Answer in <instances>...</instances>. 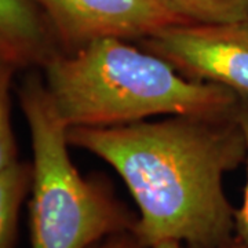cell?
Listing matches in <instances>:
<instances>
[{
	"mask_svg": "<svg viewBox=\"0 0 248 248\" xmlns=\"http://www.w3.org/2000/svg\"><path fill=\"white\" fill-rule=\"evenodd\" d=\"M69 145L107 161L138 207L133 233L143 248L166 240L189 248L236 241L225 174L247 159L236 112L170 116L115 127H71Z\"/></svg>",
	"mask_w": 248,
	"mask_h": 248,
	"instance_id": "1",
	"label": "cell"
},
{
	"mask_svg": "<svg viewBox=\"0 0 248 248\" xmlns=\"http://www.w3.org/2000/svg\"><path fill=\"white\" fill-rule=\"evenodd\" d=\"M186 24H226L248 19V0H155Z\"/></svg>",
	"mask_w": 248,
	"mask_h": 248,
	"instance_id": "8",
	"label": "cell"
},
{
	"mask_svg": "<svg viewBox=\"0 0 248 248\" xmlns=\"http://www.w3.org/2000/svg\"><path fill=\"white\" fill-rule=\"evenodd\" d=\"M32 142L31 247L90 248L133 232V214L99 181L81 177L69 156L68 127L45 80L28 72L17 90Z\"/></svg>",
	"mask_w": 248,
	"mask_h": 248,
	"instance_id": "3",
	"label": "cell"
},
{
	"mask_svg": "<svg viewBox=\"0 0 248 248\" xmlns=\"http://www.w3.org/2000/svg\"><path fill=\"white\" fill-rule=\"evenodd\" d=\"M43 71L68 128L115 127L161 115H225L236 112L240 99L223 86L187 79L163 58L116 37L57 54Z\"/></svg>",
	"mask_w": 248,
	"mask_h": 248,
	"instance_id": "2",
	"label": "cell"
},
{
	"mask_svg": "<svg viewBox=\"0 0 248 248\" xmlns=\"http://www.w3.org/2000/svg\"><path fill=\"white\" fill-rule=\"evenodd\" d=\"M152 248H184L181 246V243L179 241H174V240H166V241H161L159 244H156L155 247ZM223 248H247L244 244H241L239 240L236 239V241L231 244V246H228V247H223Z\"/></svg>",
	"mask_w": 248,
	"mask_h": 248,
	"instance_id": "12",
	"label": "cell"
},
{
	"mask_svg": "<svg viewBox=\"0 0 248 248\" xmlns=\"http://www.w3.org/2000/svg\"><path fill=\"white\" fill-rule=\"evenodd\" d=\"M140 43L187 79L219 84L248 97V19L175 24Z\"/></svg>",
	"mask_w": 248,
	"mask_h": 248,
	"instance_id": "4",
	"label": "cell"
},
{
	"mask_svg": "<svg viewBox=\"0 0 248 248\" xmlns=\"http://www.w3.org/2000/svg\"><path fill=\"white\" fill-rule=\"evenodd\" d=\"M60 53L57 33L35 0H0V60L31 71Z\"/></svg>",
	"mask_w": 248,
	"mask_h": 248,
	"instance_id": "6",
	"label": "cell"
},
{
	"mask_svg": "<svg viewBox=\"0 0 248 248\" xmlns=\"http://www.w3.org/2000/svg\"><path fill=\"white\" fill-rule=\"evenodd\" d=\"M32 185V164L16 161L0 171V248H16L19 210Z\"/></svg>",
	"mask_w": 248,
	"mask_h": 248,
	"instance_id": "7",
	"label": "cell"
},
{
	"mask_svg": "<svg viewBox=\"0 0 248 248\" xmlns=\"http://www.w3.org/2000/svg\"><path fill=\"white\" fill-rule=\"evenodd\" d=\"M18 69L0 60V171L18 161L17 143L11 123V97L14 75Z\"/></svg>",
	"mask_w": 248,
	"mask_h": 248,
	"instance_id": "9",
	"label": "cell"
},
{
	"mask_svg": "<svg viewBox=\"0 0 248 248\" xmlns=\"http://www.w3.org/2000/svg\"><path fill=\"white\" fill-rule=\"evenodd\" d=\"M90 248H143L133 232H123L112 234L107 239L98 241Z\"/></svg>",
	"mask_w": 248,
	"mask_h": 248,
	"instance_id": "11",
	"label": "cell"
},
{
	"mask_svg": "<svg viewBox=\"0 0 248 248\" xmlns=\"http://www.w3.org/2000/svg\"><path fill=\"white\" fill-rule=\"evenodd\" d=\"M236 117L239 122L240 127L246 137V143H247V184L244 189V197L243 203L239 210H236V239L239 240L241 244H244L248 248V97L240 95L239 105L236 109Z\"/></svg>",
	"mask_w": 248,
	"mask_h": 248,
	"instance_id": "10",
	"label": "cell"
},
{
	"mask_svg": "<svg viewBox=\"0 0 248 248\" xmlns=\"http://www.w3.org/2000/svg\"><path fill=\"white\" fill-rule=\"evenodd\" d=\"M50 19L62 51L116 37L142 40L163 28L186 24L155 0H35Z\"/></svg>",
	"mask_w": 248,
	"mask_h": 248,
	"instance_id": "5",
	"label": "cell"
}]
</instances>
